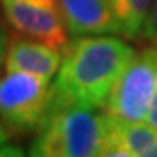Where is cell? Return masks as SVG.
I'll return each instance as SVG.
<instances>
[{"instance_id":"obj_12","label":"cell","mask_w":157,"mask_h":157,"mask_svg":"<svg viewBox=\"0 0 157 157\" xmlns=\"http://www.w3.org/2000/svg\"><path fill=\"white\" fill-rule=\"evenodd\" d=\"M0 157H27L25 151L19 146H12V144H2L0 146Z\"/></svg>"},{"instance_id":"obj_14","label":"cell","mask_w":157,"mask_h":157,"mask_svg":"<svg viewBox=\"0 0 157 157\" xmlns=\"http://www.w3.org/2000/svg\"><path fill=\"white\" fill-rule=\"evenodd\" d=\"M146 123H150L151 127L157 129V93H155V97H153V100H151V106H150V110H148Z\"/></svg>"},{"instance_id":"obj_15","label":"cell","mask_w":157,"mask_h":157,"mask_svg":"<svg viewBox=\"0 0 157 157\" xmlns=\"http://www.w3.org/2000/svg\"><path fill=\"white\" fill-rule=\"evenodd\" d=\"M134 157H157V142H155L153 146H150L148 150H144L142 153H138V155H134Z\"/></svg>"},{"instance_id":"obj_5","label":"cell","mask_w":157,"mask_h":157,"mask_svg":"<svg viewBox=\"0 0 157 157\" xmlns=\"http://www.w3.org/2000/svg\"><path fill=\"white\" fill-rule=\"evenodd\" d=\"M6 21L19 34L64 48L68 27L59 0H0Z\"/></svg>"},{"instance_id":"obj_11","label":"cell","mask_w":157,"mask_h":157,"mask_svg":"<svg viewBox=\"0 0 157 157\" xmlns=\"http://www.w3.org/2000/svg\"><path fill=\"white\" fill-rule=\"evenodd\" d=\"M8 44H10V36H8L6 25L2 23V19H0V64H4L6 51H8Z\"/></svg>"},{"instance_id":"obj_9","label":"cell","mask_w":157,"mask_h":157,"mask_svg":"<svg viewBox=\"0 0 157 157\" xmlns=\"http://www.w3.org/2000/svg\"><path fill=\"white\" fill-rule=\"evenodd\" d=\"M121 25V32L127 38H138L142 34L144 19L148 15L151 0H112Z\"/></svg>"},{"instance_id":"obj_1","label":"cell","mask_w":157,"mask_h":157,"mask_svg":"<svg viewBox=\"0 0 157 157\" xmlns=\"http://www.w3.org/2000/svg\"><path fill=\"white\" fill-rule=\"evenodd\" d=\"M134 53L136 49L117 34L76 36L63 48V61L51 83L48 114L74 106L104 108Z\"/></svg>"},{"instance_id":"obj_4","label":"cell","mask_w":157,"mask_h":157,"mask_svg":"<svg viewBox=\"0 0 157 157\" xmlns=\"http://www.w3.org/2000/svg\"><path fill=\"white\" fill-rule=\"evenodd\" d=\"M157 93V48L134 53L104 104L110 116L127 121H146Z\"/></svg>"},{"instance_id":"obj_6","label":"cell","mask_w":157,"mask_h":157,"mask_svg":"<svg viewBox=\"0 0 157 157\" xmlns=\"http://www.w3.org/2000/svg\"><path fill=\"white\" fill-rule=\"evenodd\" d=\"M63 61V49L53 44L42 42L38 38H30L19 34L10 38L4 68L12 72H25L44 78L51 82L57 74Z\"/></svg>"},{"instance_id":"obj_13","label":"cell","mask_w":157,"mask_h":157,"mask_svg":"<svg viewBox=\"0 0 157 157\" xmlns=\"http://www.w3.org/2000/svg\"><path fill=\"white\" fill-rule=\"evenodd\" d=\"M97 157H134V155L131 151H127V150H121V148H106Z\"/></svg>"},{"instance_id":"obj_2","label":"cell","mask_w":157,"mask_h":157,"mask_svg":"<svg viewBox=\"0 0 157 157\" xmlns=\"http://www.w3.org/2000/svg\"><path fill=\"white\" fill-rule=\"evenodd\" d=\"M108 148V114L93 108L51 112L36 129L29 157H97Z\"/></svg>"},{"instance_id":"obj_10","label":"cell","mask_w":157,"mask_h":157,"mask_svg":"<svg viewBox=\"0 0 157 157\" xmlns=\"http://www.w3.org/2000/svg\"><path fill=\"white\" fill-rule=\"evenodd\" d=\"M142 34L148 40L150 46L157 48V0H151V6L148 10V15L144 19Z\"/></svg>"},{"instance_id":"obj_3","label":"cell","mask_w":157,"mask_h":157,"mask_svg":"<svg viewBox=\"0 0 157 157\" xmlns=\"http://www.w3.org/2000/svg\"><path fill=\"white\" fill-rule=\"evenodd\" d=\"M51 83L44 78L6 70L0 76V121L8 132L23 136L46 119Z\"/></svg>"},{"instance_id":"obj_7","label":"cell","mask_w":157,"mask_h":157,"mask_svg":"<svg viewBox=\"0 0 157 157\" xmlns=\"http://www.w3.org/2000/svg\"><path fill=\"white\" fill-rule=\"evenodd\" d=\"M68 32L83 34H121V25L112 0H59Z\"/></svg>"},{"instance_id":"obj_8","label":"cell","mask_w":157,"mask_h":157,"mask_svg":"<svg viewBox=\"0 0 157 157\" xmlns=\"http://www.w3.org/2000/svg\"><path fill=\"white\" fill-rule=\"evenodd\" d=\"M108 114V112H106ZM157 142V129L144 121H127L108 114V148H121L138 155Z\"/></svg>"},{"instance_id":"obj_16","label":"cell","mask_w":157,"mask_h":157,"mask_svg":"<svg viewBox=\"0 0 157 157\" xmlns=\"http://www.w3.org/2000/svg\"><path fill=\"white\" fill-rule=\"evenodd\" d=\"M8 136H10V132H8V131H6V127L2 125V121H0V146L8 142Z\"/></svg>"}]
</instances>
